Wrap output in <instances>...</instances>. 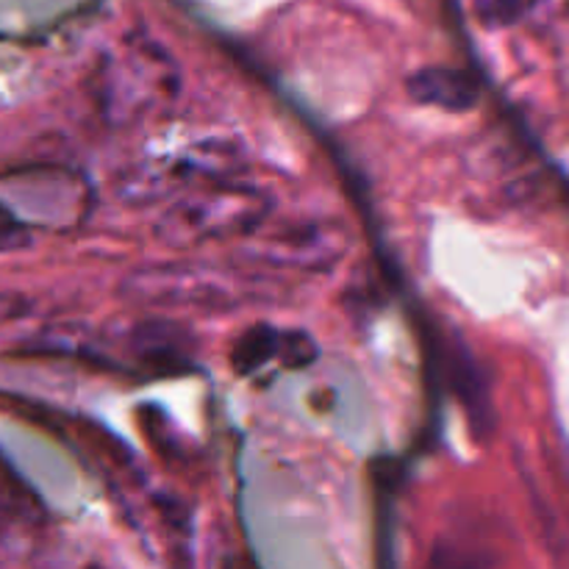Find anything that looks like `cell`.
<instances>
[{"label":"cell","mask_w":569,"mask_h":569,"mask_svg":"<svg viewBox=\"0 0 569 569\" xmlns=\"http://www.w3.org/2000/svg\"><path fill=\"white\" fill-rule=\"evenodd\" d=\"M272 198L259 187L237 181H209L183 192L156 222V237L167 248L192 250L222 239L248 237L270 217Z\"/></svg>","instance_id":"obj_1"},{"label":"cell","mask_w":569,"mask_h":569,"mask_svg":"<svg viewBox=\"0 0 569 569\" xmlns=\"http://www.w3.org/2000/svg\"><path fill=\"white\" fill-rule=\"evenodd\" d=\"M178 89L181 72L176 59L153 39L131 37L106 64L100 98L109 120L126 128L170 106L178 98Z\"/></svg>","instance_id":"obj_2"},{"label":"cell","mask_w":569,"mask_h":569,"mask_svg":"<svg viewBox=\"0 0 569 569\" xmlns=\"http://www.w3.org/2000/svg\"><path fill=\"white\" fill-rule=\"evenodd\" d=\"M122 292L139 306L194 311H231L250 298L239 276L220 267L181 261L139 267L126 278Z\"/></svg>","instance_id":"obj_3"},{"label":"cell","mask_w":569,"mask_h":569,"mask_svg":"<svg viewBox=\"0 0 569 569\" xmlns=\"http://www.w3.org/2000/svg\"><path fill=\"white\" fill-rule=\"evenodd\" d=\"M350 239L333 220H298L261 242L259 256L270 267L292 272H326L348 253Z\"/></svg>","instance_id":"obj_4"},{"label":"cell","mask_w":569,"mask_h":569,"mask_svg":"<svg viewBox=\"0 0 569 569\" xmlns=\"http://www.w3.org/2000/svg\"><path fill=\"white\" fill-rule=\"evenodd\" d=\"M237 150L228 148L222 142H206V144H192V148L181 150L176 156H167L159 161V167L144 164L142 170H137L133 176H128L126 183V198L133 200L139 194L142 200L161 198V194H170L172 189L189 187V183H209V181H222L228 172H233L231 167H237Z\"/></svg>","instance_id":"obj_5"},{"label":"cell","mask_w":569,"mask_h":569,"mask_svg":"<svg viewBox=\"0 0 569 569\" xmlns=\"http://www.w3.org/2000/svg\"><path fill=\"white\" fill-rule=\"evenodd\" d=\"M406 92L415 103L433 106V109L450 111V114H465L481 103V83L476 76L459 67L431 64L411 72L406 81Z\"/></svg>","instance_id":"obj_6"},{"label":"cell","mask_w":569,"mask_h":569,"mask_svg":"<svg viewBox=\"0 0 569 569\" xmlns=\"http://www.w3.org/2000/svg\"><path fill=\"white\" fill-rule=\"evenodd\" d=\"M128 348L150 372H187L194 367V339L170 322H139Z\"/></svg>","instance_id":"obj_7"},{"label":"cell","mask_w":569,"mask_h":569,"mask_svg":"<svg viewBox=\"0 0 569 569\" xmlns=\"http://www.w3.org/2000/svg\"><path fill=\"white\" fill-rule=\"evenodd\" d=\"M281 350V331L267 322H256L242 337L237 339L231 350V367L237 376H253L261 367L278 359Z\"/></svg>","instance_id":"obj_8"},{"label":"cell","mask_w":569,"mask_h":569,"mask_svg":"<svg viewBox=\"0 0 569 569\" xmlns=\"http://www.w3.org/2000/svg\"><path fill=\"white\" fill-rule=\"evenodd\" d=\"M39 500L26 489V483L14 476L9 465L0 459V520L3 522H39Z\"/></svg>","instance_id":"obj_9"},{"label":"cell","mask_w":569,"mask_h":569,"mask_svg":"<svg viewBox=\"0 0 569 569\" xmlns=\"http://www.w3.org/2000/svg\"><path fill=\"white\" fill-rule=\"evenodd\" d=\"M528 0H472L476 20L483 28H509L522 20Z\"/></svg>","instance_id":"obj_10"},{"label":"cell","mask_w":569,"mask_h":569,"mask_svg":"<svg viewBox=\"0 0 569 569\" xmlns=\"http://www.w3.org/2000/svg\"><path fill=\"white\" fill-rule=\"evenodd\" d=\"M320 348H317L315 337L306 331H281V350H278V361L287 370H303V367L315 365Z\"/></svg>","instance_id":"obj_11"},{"label":"cell","mask_w":569,"mask_h":569,"mask_svg":"<svg viewBox=\"0 0 569 569\" xmlns=\"http://www.w3.org/2000/svg\"><path fill=\"white\" fill-rule=\"evenodd\" d=\"M31 244V228L11 209L0 203V253H14Z\"/></svg>","instance_id":"obj_12"}]
</instances>
